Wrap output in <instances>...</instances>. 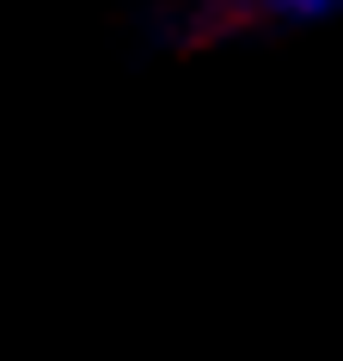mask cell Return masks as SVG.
I'll list each match as a JSON object with an SVG mask.
<instances>
[{
  "instance_id": "cell-1",
  "label": "cell",
  "mask_w": 343,
  "mask_h": 361,
  "mask_svg": "<svg viewBox=\"0 0 343 361\" xmlns=\"http://www.w3.org/2000/svg\"><path fill=\"white\" fill-rule=\"evenodd\" d=\"M233 19L270 25V31H319L343 19V0H221Z\"/></svg>"
}]
</instances>
